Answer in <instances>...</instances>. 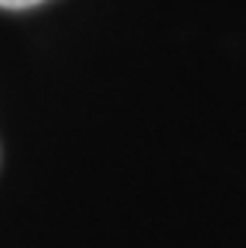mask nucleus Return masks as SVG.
Masks as SVG:
<instances>
[{
  "mask_svg": "<svg viewBox=\"0 0 246 248\" xmlns=\"http://www.w3.org/2000/svg\"><path fill=\"white\" fill-rule=\"evenodd\" d=\"M42 0H0V6L3 9H27V6H36Z\"/></svg>",
  "mask_w": 246,
  "mask_h": 248,
  "instance_id": "f257e3e1",
  "label": "nucleus"
}]
</instances>
